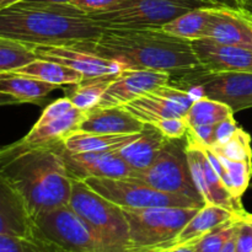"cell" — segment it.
I'll list each match as a JSON object with an SVG mask.
<instances>
[{
	"mask_svg": "<svg viewBox=\"0 0 252 252\" xmlns=\"http://www.w3.org/2000/svg\"><path fill=\"white\" fill-rule=\"evenodd\" d=\"M0 174L19 192L33 220L69 203L73 179L56 144L20 139L0 148Z\"/></svg>",
	"mask_w": 252,
	"mask_h": 252,
	"instance_id": "obj_1",
	"label": "cell"
},
{
	"mask_svg": "<svg viewBox=\"0 0 252 252\" xmlns=\"http://www.w3.org/2000/svg\"><path fill=\"white\" fill-rule=\"evenodd\" d=\"M191 42L162 27H105L96 38L69 47L121 62L127 68L174 74L201 68Z\"/></svg>",
	"mask_w": 252,
	"mask_h": 252,
	"instance_id": "obj_2",
	"label": "cell"
},
{
	"mask_svg": "<svg viewBox=\"0 0 252 252\" xmlns=\"http://www.w3.org/2000/svg\"><path fill=\"white\" fill-rule=\"evenodd\" d=\"M101 22L68 4L21 1L0 10V36L29 47L71 46L100 36Z\"/></svg>",
	"mask_w": 252,
	"mask_h": 252,
	"instance_id": "obj_3",
	"label": "cell"
},
{
	"mask_svg": "<svg viewBox=\"0 0 252 252\" xmlns=\"http://www.w3.org/2000/svg\"><path fill=\"white\" fill-rule=\"evenodd\" d=\"M68 204L107 252H140L132 245L123 209L94 192L84 181L73 179Z\"/></svg>",
	"mask_w": 252,
	"mask_h": 252,
	"instance_id": "obj_4",
	"label": "cell"
},
{
	"mask_svg": "<svg viewBox=\"0 0 252 252\" xmlns=\"http://www.w3.org/2000/svg\"><path fill=\"white\" fill-rule=\"evenodd\" d=\"M132 245L140 252H161L175 245L177 236L199 208L153 207L122 208Z\"/></svg>",
	"mask_w": 252,
	"mask_h": 252,
	"instance_id": "obj_5",
	"label": "cell"
},
{
	"mask_svg": "<svg viewBox=\"0 0 252 252\" xmlns=\"http://www.w3.org/2000/svg\"><path fill=\"white\" fill-rule=\"evenodd\" d=\"M218 7L209 0H126L110 11L88 15L105 27H162L182 14Z\"/></svg>",
	"mask_w": 252,
	"mask_h": 252,
	"instance_id": "obj_6",
	"label": "cell"
},
{
	"mask_svg": "<svg viewBox=\"0 0 252 252\" xmlns=\"http://www.w3.org/2000/svg\"><path fill=\"white\" fill-rule=\"evenodd\" d=\"M169 84L189 91L197 98L208 97L224 103L234 113L252 107V73H212L199 68L184 71L175 83Z\"/></svg>",
	"mask_w": 252,
	"mask_h": 252,
	"instance_id": "obj_7",
	"label": "cell"
},
{
	"mask_svg": "<svg viewBox=\"0 0 252 252\" xmlns=\"http://www.w3.org/2000/svg\"><path fill=\"white\" fill-rule=\"evenodd\" d=\"M174 140H167L155 161L144 170H134L128 181L147 185L158 191L180 194L204 203L189 171L185 148H179Z\"/></svg>",
	"mask_w": 252,
	"mask_h": 252,
	"instance_id": "obj_8",
	"label": "cell"
},
{
	"mask_svg": "<svg viewBox=\"0 0 252 252\" xmlns=\"http://www.w3.org/2000/svg\"><path fill=\"white\" fill-rule=\"evenodd\" d=\"M94 192L117 204L121 208H153V207H182L202 208L203 203L180 194L158 191L147 185L125 179L88 177L83 180Z\"/></svg>",
	"mask_w": 252,
	"mask_h": 252,
	"instance_id": "obj_9",
	"label": "cell"
},
{
	"mask_svg": "<svg viewBox=\"0 0 252 252\" xmlns=\"http://www.w3.org/2000/svg\"><path fill=\"white\" fill-rule=\"evenodd\" d=\"M34 236L66 252H107L69 204L34 218Z\"/></svg>",
	"mask_w": 252,
	"mask_h": 252,
	"instance_id": "obj_10",
	"label": "cell"
},
{
	"mask_svg": "<svg viewBox=\"0 0 252 252\" xmlns=\"http://www.w3.org/2000/svg\"><path fill=\"white\" fill-rule=\"evenodd\" d=\"M196 100L192 93L167 83L123 107L144 125H154L164 118H185Z\"/></svg>",
	"mask_w": 252,
	"mask_h": 252,
	"instance_id": "obj_11",
	"label": "cell"
},
{
	"mask_svg": "<svg viewBox=\"0 0 252 252\" xmlns=\"http://www.w3.org/2000/svg\"><path fill=\"white\" fill-rule=\"evenodd\" d=\"M185 152L192 179L204 203L223 207L236 214L245 213L246 211L244 209L241 201L236 199L225 189L219 175L212 166L206 152L201 147L187 143L185 145Z\"/></svg>",
	"mask_w": 252,
	"mask_h": 252,
	"instance_id": "obj_12",
	"label": "cell"
},
{
	"mask_svg": "<svg viewBox=\"0 0 252 252\" xmlns=\"http://www.w3.org/2000/svg\"><path fill=\"white\" fill-rule=\"evenodd\" d=\"M171 74L150 69L126 68L113 79L96 107H123L144 94L165 85Z\"/></svg>",
	"mask_w": 252,
	"mask_h": 252,
	"instance_id": "obj_13",
	"label": "cell"
},
{
	"mask_svg": "<svg viewBox=\"0 0 252 252\" xmlns=\"http://www.w3.org/2000/svg\"><path fill=\"white\" fill-rule=\"evenodd\" d=\"M56 147L63 157L71 179L81 181L88 177L127 179L133 172L132 167L118 155L117 149L70 153L66 152L61 143H56Z\"/></svg>",
	"mask_w": 252,
	"mask_h": 252,
	"instance_id": "obj_14",
	"label": "cell"
},
{
	"mask_svg": "<svg viewBox=\"0 0 252 252\" xmlns=\"http://www.w3.org/2000/svg\"><path fill=\"white\" fill-rule=\"evenodd\" d=\"M31 49L36 58L64 64L83 74L84 78L117 75L127 68L121 62L103 58L69 46H36Z\"/></svg>",
	"mask_w": 252,
	"mask_h": 252,
	"instance_id": "obj_15",
	"label": "cell"
},
{
	"mask_svg": "<svg viewBox=\"0 0 252 252\" xmlns=\"http://www.w3.org/2000/svg\"><path fill=\"white\" fill-rule=\"evenodd\" d=\"M201 68L212 73L245 71L252 73V49L221 44L209 38L191 42Z\"/></svg>",
	"mask_w": 252,
	"mask_h": 252,
	"instance_id": "obj_16",
	"label": "cell"
},
{
	"mask_svg": "<svg viewBox=\"0 0 252 252\" xmlns=\"http://www.w3.org/2000/svg\"><path fill=\"white\" fill-rule=\"evenodd\" d=\"M0 235L34 236V221L24 199L0 174Z\"/></svg>",
	"mask_w": 252,
	"mask_h": 252,
	"instance_id": "obj_17",
	"label": "cell"
},
{
	"mask_svg": "<svg viewBox=\"0 0 252 252\" xmlns=\"http://www.w3.org/2000/svg\"><path fill=\"white\" fill-rule=\"evenodd\" d=\"M204 38L228 46L252 49V30L238 10L213 7Z\"/></svg>",
	"mask_w": 252,
	"mask_h": 252,
	"instance_id": "obj_18",
	"label": "cell"
},
{
	"mask_svg": "<svg viewBox=\"0 0 252 252\" xmlns=\"http://www.w3.org/2000/svg\"><path fill=\"white\" fill-rule=\"evenodd\" d=\"M144 127V123L125 107H94L86 111L78 130L98 134H134L142 132Z\"/></svg>",
	"mask_w": 252,
	"mask_h": 252,
	"instance_id": "obj_19",
	"label": "cell"
},
{
	"mask_svg": "<svg viewBox=\"0 0 252 252\" xmlns=\"http://www.w3.org/2000/svg\"><path fill=\"white\" fill-rule=\"evenodd\" d=\"M167 140L154 126L145 125L139 135L117 149V153L133 171L144 170L155 161Z\"/></svg>",
	"mask_w": 252,
	"mask_h": 252,
	"instance_id": "obj_20",
	"label": "cell"
},
{
	"mask_svg": "<svg viewBox=\"0 0 252 252\" xmlns=\"http://www.w3.org/2000/svg\"><path fill=\"white\" fill-rule=\"evenodd\" d=\"M238 216H241V214L233 213L229 209L216 206V204L206 203L185 225V228L177 236L175 245H191L194 241L203 238L206 234L211 233L219 225L231 220Z\"/></svg>",
	"mask_w": 252,
	"mask_h": 252,
	"instance_id": "obj_21",
	"label": "cell"
},
{
	"mask_svg": "<svg viewBox=\"0 0 252 252\" xmlns=\"http://www.w3.org/2000/svg\"><path fill=\"white\" fill-rule=\"evenodd\" d=\"M196 145V144H192ZM201 147V145H197ZM206 152L212 166L220 177L221 182L225 189L235 197L236 199L241 201V196L248 189L250 185L252 176V161H238V160H230L221 155L217 154L212 149L207 147H201Z\"/></svg>",
	"mask_w": 252,
	"mask_h": 252,
	"instance_id": "obj_22",
	"label": "cell"
},
{
	"mask_svg": "<svg viewBox=\"0 0 252 252\" xmlns=\"http://www.w3.org/2000/svg\"><path fill=\"white\" fill-rule=\"evenodd\" d=\"M86 111L73 107L65 115L58 120L52 121L43 126H36L31 128L29 133L22 138L26 144L30 145H52L62 142L70 133L78 130L81 121L85 118Z\"/></svg>",
	"mask_w": 252,
	"mask_h": 252,
	"instance_id": "obj_23",
	"label": "cell"
},
{
	"mask_svg": "<svg viewBox=\"0 0 252 252\" xmlns=\"http://www.w3.org/2000/svg\"><path fill=\"white\" fill-rule=\"evenodd\" d=\"M59 88L61 86L31 76L14 73L0 74V93L14 96L21 103L41 102L49 93Z\"/></svg>",
	"mask_w": 252,
	"mask_h": 252,
	"instance_id": "obj_24",
	"label": "cell"
},
{
	"mask_svg": "<svg viewBox=\"0 0 252 252\" xmlns=\"http://www.w3.org/2000/svg\"><path fill=\"white\" fill-rule=\"evenodd\" d=\"M139 135L134 134H98V133L75 132L70 133L61 143L66 152L70 153H89L102 152V150H113L123 147L127 143Z\"/></svg>",
	"mask_w": 252,
	"mask_h": 252,
	"instance_id": "obj_25",
	"label": "cell"
},
{
	"mask_svg": "<svg viewBox=\"0 0 252 252\" xmlns=\"http://www.w3.org/2000/svg\"><path fill=\"white\" fill-rule=\"evenodd\" d=\"M11 73L31 76V78L38 79L46 83L58 85L61 88L63 85H75L84 79L83 74L76 71L75 69L69 68L64 64L56 63V62L38 58L26 65L20 66Z\"/></svg>",
	"mask_w": 252,
	"mask_h": 252,
	"instance_id": "obj_26",
	"label": "cell"
},
{
	"mask_svg": "<svg viewBox=\"0 0 252 252\" xmlns=\"http://www.w3.org/2000/svg\"><path fill=\"white\" fill-rule=\"evenodd\" d=\"M212 9L213 7L191 10V11L174 19L172 21L167 22L166 25L162 26V30L172 36H176L182 39H189V41L204 38L209 19H211Z\"/></svg>",
	"mask_w": 252,
	"mask_h": 252,
	"instance_id": "obj_27",
	"label": "cell"
},
{
	"mask_svg": "<svg viewBox=\"0 0 252 252\" xmlns=\"http://www.w3.org/2000/svg\"><path fill=\"white\" fill-rule=\"evenodd\" d=\"M117 75L84 78L80 83L74 85V89L68 94L66 97L71 101L74 107L79 110H93L97 106L105 91Z\"/></svg>",
	"mask_w": 252,
	"mask_h": 252,
	"instance_id": "obj_28",
	"label": "cell"
},
{
	"mask_svg": "<svg viewBox=\"0 0 252 252\" xmlns=\"http://www.w3.org/2000/svg\"><path fill=\"white\" fill-rule=\"evenodd\" d=\"M230 117H234V112L229 106L208 97H199L192 103L185 120L189 127H198L216 126Z\"/></svg>",
	"mask_w": 252,
	"mask_h": 252,
	"instance_id": "obj_29",
	"label": "cell"
},
{
	"mask_svg": "<svg viewBox=\"0 0 252 252\" xmlns=\"http://www.w3.org/2000/svg\"><path fill=\"white\" fill-rule=\"evenodd\" d=\"M34 59L31 47L0 36V74L11 73Z\"/></svg>",
	"mask_w": 252,
	"mask_h": 252,
	"instance_id": "obj_30",
	"label": "cell"
},
{
	"mask_svg": "<svg viewBox=\"0 0 252 252\" xmlns=\"http://www.w3.org/2000/svg\"><path fill=\"white\" fill-rule=\"evenodd\" d=\"M244 214L235 217V218H233L231 220L221 224L218 228L212 230L211 233L206 234L203 238L194 241L191 245L193 246L196 252H220L221 249H223L224 245L226 244V241L236 233L239 225V219H240Z\"/></svg>",
	"mask_w": 252,
	"mask_h": 252,
	"instance_id": "obj_31",
	"label": "cell"
},
{
	"mask_svg": "<svg viewBox=\"0 0 252 252\" xmlns=\"http://www.w3.org/2000/svg\"><path fill=\"white\" fill-rule=\"evenodd\" d=\"M0 252H66L37 236L0 235Z\"/></svg>",
	"mask_w": 252,
	"mask_h": 252,
	"instance_id": "obj_32",
	"label": "cell"
},
{
	"mask_svg": "<svg viewBox=\"0 0 252 252\" xmlns=\"http://www.w3.org/2000/svg\"><path fill=\"white\" fill-rule=\"evenodd\" d=\"M209 149L230 160L252 161L251 137L243 128H239V130L234 134V137L230 138L226 143H224L223 145L209 148Z\"/></svg>",
	"mask_w": 252,
	"mask_h": 252,
	"instance_id": "obj_33",
	"label": "cell"
},
{
	"mask_svg": "<svg viewBox=\"0 0 252 252\" xmlns=\"http://www.w3.org/2000/svg\"><path fill=\"white\" fill-rule=\"evenodd\" d=\"M152 126H154L169 140L184 139L189 129V125L185 118H164L157 121Z\"/></svg>",
	"mask_w": 252,
	"mask_h": 252,
	"instance_id": "obj_34",
	"label": "cell"
},
{
	"mask_svg": "<svg viewBox=\"0 0 252 252\" xmlns=\"http://www.w3.org/2000/svg\"><path fill=\"white\" fill-rule=\"evenodd\" d=\"M126 0H73L66 2L69 6L78 10L84 15H94L110 11Z\"/></svg>",
	"mask_w": 252,
	"mask_h": 252,
	"instance_id": "obj_35",
	"label": "cell"
},
{
	"mask_svg": "<svg viewBox=\"0 0 252 252\" xmlns=\"http://www.w3.org/2000/svg\"><path fill=\"white\" fill-rule=\"evenodd\" d=\"M73 107H74L73 103H71V101L69 100L66 96L63 98H58V100L49 103V105L44 108L41 117L38 118V121H37L34 125L43 126V125H47V123L52 122V121L58 120L59 117L65 115V113L69 112Z\"/></svg>",
	"mask_w": 252,
	"mask_h": 252,
	"instance_id": "obj_36",
	"label": "cell"
},
{
	"mask_svg": "<svg viewBox=\"0 0 252 252\" xmlns=\"http://www.w3.org/2000/svg\"><path fill=\"white\" fill-rule=\"evenodd\" d=\"M236 252H252V214L248 212L239 220Z\"/></svg>",
	"mask_w": 252,
	"mask_h": 252,
	"instance_id": "obj_37",
	"label": "cell"
},
{
	"mask_svg": "<svg viewBox=\"0 0 252 252\" xmlns=\"http://www.w3.org/2000/svg\"><path fill=\"white\" fill-rule=\"evenodd\" d=\"M239 126L236 123L235 118L230 117L226 118V120L221 121L218 125L214 126V144L213 147H219V145H223L224 143L228 142L230 138L234 137L236 132L239 130ZM208 147V148H213Z\"/></svg>",
	"mask_w": 252,
	"mask_h": 252,
	"instance_id": "obj_38",
	"label": "cell"
},
{
	"mask_svg": "<svg viewBox=\"0 0 252 252\" xmlns=\"http://www.w3.org/2000/svg\"><path fill=\"white\" fill-rule=\"evenodd\" d=\"M214 2L218 7H225L231 10H240V1L239 0H209Z\"/></svg>",
	"mask_w": 252,
	"mask_h": 252,
	"instance_id": "obj_39",
	"label": "cell"
},
{
	"mask_svg": "<svg viewBox=\"0 0 252 252\" xmlns=\"http://www.w3.org/2000/svg\"><path fill=\"white\" fill-rule=\"evenodd\" d=\"M20 102L17 98H15L14 96L7 95V94L0 93V106H9V105H19Z\"/></svg>",
	"mask_w": 252,
	"mask_h": 252,
	"instance_id": "obj_40",
	"label": "cell"
},
{
	"mask_svg": "<svg viewBox=\"0 0 252 252\" xmlns=\"http://www.w3.org/2000/svg\"><path fill=\"white\" fill-rule=\"evenodd\" d=\"M239 220H240V219H239ZM236 235H238V230H236V233L226 241V244L224 245V248L221 249L220 252H236Z\"/></svg>",
	"mask_w": 252,
	"mask_h": 252,
	"instance_id": "obj_41",
	"label": "cell"
},
{
	"mask_svg": "<svg viewBox=\"0 0 252 252\" xmlns=\"http://www.w3.org/2000/svg\"><path fill=\"white\" fill-rule=\"evenodd\" d=\"M161 252H196L192 245H175Z\"/></svg>",
	"mask_w": 252,
	"mask_h": 252,
	"instance_id": "obj_42",
	"label": "cell"
},
{
	"mask_svg": "<svg viewBox=\"0 0 252 252\" xmlns=\"http://www.w3.org/2000/svg\"><path fill=\"white\" fill-rule=\"evenodd\" d=\"M24 1H31V2H44V4H66L73 0H24Z\"/></svg>",
	"mask_w": 252,
	"mask_h": 252,
	"instance_id": "obj_43",
	"label": "cell"
},
{
	"mask_svg": "<svg viewBox=\"0 0 252 252\" xmlns=\"http://www.w3.org/2000/svg\"><path fill=\"white\" fill-rule=\"evenodd\" d=\"M239 1H240V10L252 15V0H239Z\"/></svg>",
	"mask_w": 252,
	"mask_h": 252,
	"instance_id": "obj_44",
	"label": "cell"
},
{
	"mask_svg": "<svg viewBox=\"0 0 252 252\" xmlns=\"http://www.w3.org/2000/svg\"><path fill=\"white\" fill-rule=\"evenodd\" d=\"M238 11H239V14H240V16L245 20L246 24H248L249 26H250V29L252 30V15L249 14V12L244 11V10H238Z\"/></svg>",
	"mask_w": 252,
	"mask_h": 252,
	"instance_id": "obj_45",
	"label": "cell"
},
{
	"mask_svg": "<svg viewBox=\"0 0 252 252\" xmlns=\"http://www.w3.org/2000/svg\"><path fill=\"white\" fill-rule=\"evenodd\" d=\"M24 0H0V10L4 9V7L11 6V5L17 4V2H21Z\"/></svg>",
	"mask_w": 252,
	"mask_h": 252,
	"instance_id": "obj_46",
	"label": "cell"
}]
</instances>
